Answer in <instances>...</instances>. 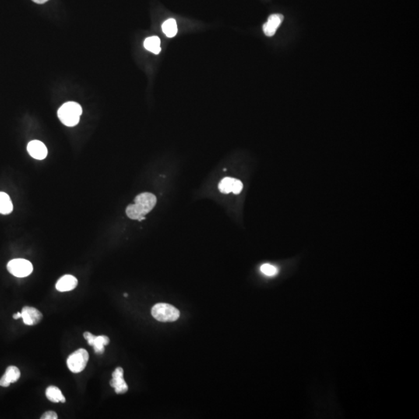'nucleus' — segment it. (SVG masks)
<instances>
[{
    "mask_svg": "<svg viewBox=\"0 0 419 419\" xmlns=\"http://www.w3.org/2000/svg\"><path fill=\"white\" fill-rule=\"evenodd\" d=\"M21 318H23V323L26 325H35L38 324L43 318L41 313L34 307H23L21 312Z\"/></svg>",
    "mask_w": 419,
    "mask_h": 419,
    "instance_id": "1a4fd4ad",
    "label": "nucleus"
},
{
    "mask_svg": "<svg viewBox=\"0 0 419 419\" xmlns=\"http://www.w3.org/2000/svg\"><path fill=\"white\" fill-rule=\"evenodd\" d=\"M41 419H58V415L56 414L55 412L53 411H48L46 412L43 416L40 417Z\"/></svg>",
    "mask_w": 419,
    "mask_h": 419,
    "instance_id": "aec40b11",
    "label": "nucleus"
},
{
    "mask_svg": "<svg viewBox=\"0 0 419 419\" xmlns=\"http://www.w3.org/2000/svg\"><path fill=\"white\" fill-rule=\"evenodd\" d=\"M152 314L154 318L162 322H173L180 316V311L171 304L159 303L152 307Z\"/></svg>",
    "mask_w": 419,
    "mask_h": 419,
    "instance_id": "7ed1b4c3",
    "label": "nucleus"
},
{
    "mask_svg": "<svg viewBox=\"0 0 419 419\" xmlns=\"http://www.w3.org/2000/svg\"><path fill=\"white\" fill-rule=\"evenodd\" d=\"M112 377L113 379L110 381V386L114 388L116 393L118 395L126 393L128 387L124 379V370L121 367H117L112 374Z\"/></svg>",
    "mask_w": 419,
    "mask_h": 419,
    "instance_id": "0eeeda50",
    "label": "nucleus"
},
{
    "mask_svg": "<svg viewBox=\"0 0 419 419\" xmlns=\"http://www.w3.org/2000/svg\"><path fill=\"white\" fill-rule=\"evenodd\" d=\"M89 361V353L86 349H79L68 356L67 366L74 374L82 372Z\"/></svg>",
    "mask_w": 419,
    "mask_h": 419,
    "instance_id": "20e7f679",
    "label": "nucleus"
},
{
    "mask_svg": "<svg viewBox=\"0 0 419 419\" xmlns=\"http://www.w3.org/2000/svg\"><path fill=\"white\" fill-rule=\"evenodd\" d=\"M157 203L156 196L151 193H142L137 196L135 199V204L130 205L126 209V213L129 218L132 220H138L139 221L145 220V215L153 209Z\"/></svg>",
    "mask_w": 419,
    "mask_h": 419,
    "instance_id": "f257e3e1",
    "label": "nucleus"
},
{
    "mask_svg": "<svg viewBox=\"0 0 419 419\" xmlns=\"http://www.w3.org/2000/svg\"><path fill=\"white\" fill-rule=\"evenodd\" d=\"M260 270L264 275L268 276H274L278 273L277 268L271 264L266 263L261 265Z\"/></svg>",
    "mask_w": 419,
    "mask_h": 419,
    "instance_id": "a211bd4d",
    "label": "nucleus"
},
{
    "mask_svg": "<svg viewBox=\"0 0 419 419\" xmlns=\"http://www.w3.org/2000/svg\"><path fill=\"white\" fill-rule=\"evenodd\" d=\"M13 318L14 319H19V318H21V313H16V314H13Z\"/></svg>",
    "mask_w": 419,
    "mask_h": 419,
    "instance_id": "4be33fe9",
    "label": "nucleus"
},
{
    "mask_svg": "<svg viewBox=\"0 0 419 419\" xmlns=\"http://www.w3.org/2000/svg\"><path fill=\"white\" fill-rule=\"evenodd\" d=\"M243 184L240 180H234V185H233L232 192L234 194H239L242 191Z\"/></svg>",
    "mask_w": 419,
    "mask_h": 419,
    "instance_id": "6ab92c4d",
    "label": "nucleus"
},
{
    "mask_svg": "<svg viewBox=\"0 0 419 419\" xmlns=\"http://www.w3.org/2000/svg\"><path fill=\"white\" fill-rule=\"evenodd\" d=\"M13 210L12 201L8 194L4 192H0V213L1 214H9Z\"/></svg>",
    "mask_w": 419,
    "mask_h": 419,
    "instance_id": "2eb2a0df",
    "label": "nucleus"
},
{
    "mask_svg": "<svg viewBox=\"0 0 419 419\" xmlns=\"http://www.w3.org/2000/svg\"><path fill=\"white\" fill-rule=\"evenodd\" d=\"M283 20L282 14H272L268 18L266 23L262 26L264 33L267 37H272L276 33L278 27L280 26Z\"/></svg>",
    "mask_w": 419,
    "mask_h": 419,
    "instance_id": "9d476101",
    "label": "nucleus"
},
{
    "mask_svg": "<svg viewBox=\"0 0 419 419\" xmlns=\"http://www.w3.org/2000/svg\"><path fill=\"white\" fill-rule=\"evenodd\" d=\"M83 336L88 341V344L93 346L95 353L97 354L104 353V346L110 343V339L106 335L96 336L90 332H86L83 334Z\"/></svg>",
    "mask_w": 419,
    "mask_h": 419,
    "instance_id": "423d86ee",
    "label": "nucleus"
},
{
    "mask_svg": "<svg viewBox=\"0 0 419 419\" xmlns=\"http://www.w3.org/2000/svg\"><path fill=\"white\" fill-rule=\"evenodd\" d=\"M144 47L146 50L155 54H159L162 51L160 38L157 36H152L145 39Z\"/></svg>",
    "mask_w": 419,
    "mask_h": 419,
    "instance_id": "4468645a",
    "label": "nucleus"
},
{
    "mask_svg": "<svg viewBox=\"0 0 419 419\" xmlns=\"http://www.w3.org/2000/svg\"><path fill=\"white\" fill-rule=\"evenodd\" d=\"M82 109L75 102H67L60 107L58 111V118L67 127H74L79 124Z\"/></svg>",
    "mask_w": 419,
    "mask_h": 419,
    "instance_id": "f03ea898",
    "label": "nucleus"
},
{
    "mask_svg": "<svg viewBox=\"0 0 419 419\" xmlns=\"http://www.w3.org/2000/svg\"><path fill=\"white\" fill-rule=\"evenodd\" d=\"M124 297H128V293H124Z\"/></svg>",
    "mask_w": 419,
    "mask_h": 419,
    "instance_id": "5701e85b",
    "label": "nucleus"
},
{
    "mask_svg": "<svg viewBox=\"0 0 419 419\" xmlns=\"http://www.w3.org/2000/svg\"><path fill=\"white\" fill-rule=\"evenodd\" d=\"M20 377V371L19 369L14 366L7 367L4 375L0 379V386L8 388L12 383L16 382Z\"/></svg>",
    "mask_w": 419,
    "mask_h": 419,
    "instance_id": "9b49d317",
    "label": "nucleus"
},
{
    "mask_svg": "<svg viewBox=\"0 0 419 419\" xmlns=\"http://www.w3.org/2000/svg\"><path fill=\"white\" fill-rule=\"evenodd\" d=\"M235 179L225 177L223 178L218 185L219 191L223 194H229L232 192L233 185Z\"/></svg>",
    "mask_w": 419,
    "mask_h": 419,
    "instance_id": "f3484780",
    "label": "nucleus"
},
{
    "mask_svg": "<svg viewBox=\"0 0 419 419\" xmlns=\"http://www.w3.org/2000/svg\"><path fill=\"white\" fill-rule=\"evenodd\" d=\"M32 1L34 2L35 3L44 4L45 3V2H47V1H49V0H32Z\"/></svg>",
    "mask_w": 419,
    "mask_h": 419,
    "instance_id": "412c9836",
    "label": "nucleus"
},
{
    "mask_svg": "<svg viewBox=\"0 0 419 419\" xmlns=\"http://www.w3.org/2000/svg\"><path fill=\"white\" fill-rule=\"evenodd\" d=\"M163 33L166 34V37H175L177 35V31H178V28H177V23L176 19H169L165 21L162 26Z\"/></svg>",
    "mask_w": 419,
    "mask_h": 419,
    "instance_id": "dca6fc26",
    "label": "nucleus"
},
{
    "mask_svg": "<svg viewBox=\"0 0 419 419\" xmlns=\"http://www.w3.org/2000/svg\"><path fill=\"white\" fill-rule=\"evenodd\" d=\"M33 269L31 262L23 258H15L7 264V269L16 277H26L31 274Z\"/></svg>",
    "mask_w": 419,
    "mask_h": 419,
    "instance_id": "39448f33",
    "label": "nucleus"
},
{
    "mask_svg": "<svg viewBox=\"0 0 419 419\" xmlns=\"http://www.w3.org/2000/svg\"><path fill=\"white\" fill-rule=\"evenodd\" d=\"M46 397L53 403H65L66 401L59 388L55 386H50L46 389Z\"/></svg>",
    "mask_w": 419,
    "mask_h": 419,
    "instance_id": "ddd939ff",
    "label": "nucleus"
},
{
    "mask_svg": "<svg viewBox=\"0 0 419 419\" xmlns=\"http://www.w3.org/2000/svg\"><path fill=\"white\" fill-rule=\"evenodd\" d=\"M27 152L33 159L43 160L47 156V149L43 142L33 140L27 145Z\"/></svg>",
    "mask_w": 419,
    "mask_h": 419,
    "instance_id": "6e6552de",
    "label": "nucleus"
},
{
    "mask_svg": "<svg viewBox=\"0 0 419 419\" xmlns=\"http://www.w3.org/2000/svg\"><path fill=\"white\" fill-rule=\"evenodd\" d=\"M78 285V279L72 275H65L58 279L56 283V289L59 292L71 291Z\"/></svg>",
    "mask_w": 419,
    "mask_h": 419,
    "instance_id": "f8f14e48",
    "label": "nucleus"
}]
</instances>
